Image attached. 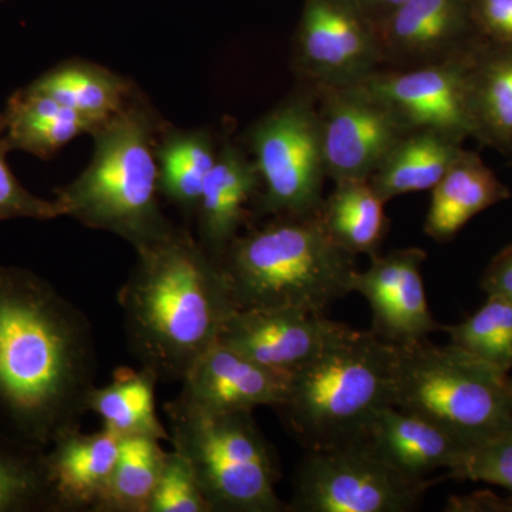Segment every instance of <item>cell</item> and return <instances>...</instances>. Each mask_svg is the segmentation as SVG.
I'll list each match as a JSON object with an SVG mask.
<instances>
[{"label": "cell", "mask_w": 512, "mask_h": 512, "mask_svg": "<svg viewBox=\"0 0 512 512\" xmlns=\"http://www.w3.org/2000/svg\"><path fill=\"white\" fill-rule=\"evenodd\" d=\"M89 319L42 276L0 266V433L47 450L96 389Z\"/></svg>", "instance_id": "6da1fadb"}, {"label": "cell", "mask_w": 512, "mask_h": 512, "mask_svg": "<svg viewBox=\"0 0 512 512\" xmlns=\"http://www.w3.org/2000/svg\"><path fill=\"white\" fill-rule=\"evenodd\" d=\"M137 256L119 291L128 349L160 382H183L237 306L220 265L187 229Z\"/></svg>", "instance_id": "7a4b0ae2"}, {"label": "cell", "mask_w": 512, "mask_h": 512, "mask_svg": "<svg viewBox=\"0 0 512 512\" xmlns=\"http://www.w3.org/2000/svg\"><path fill=\"white\" fill-rule=\"evenodd\" d=\"M163 124L136 92L93 131L94 151L76 180L57 190L64 217L107 231L137 252L174 232L161 211L157 146Z\"/></svg>", "instance_id": "3957f363"}, {"label": "cell", "mask_w": 512, "mask_h": 512, "mask_svg": "<svg viewBox=\"0 0 512 512\" xmlns=\"http://www.w3.org/2000/svg\"><path fill=\"white\" fill-rule=\"evenodd\" d=\"M355 258L333 242L316 212L274 217L249 229L232 241L218 265L237 309L325 313L350 293Z\"/></svg>", "instance_id": "277c9868"}, {"label": "cell", "mask_w": 512, "mask_h": 512, "mask_svg": "<svg viewBox=\"0 0 512 512\" xmlns=\"http://www.w3.org/2000/svg\"><path fill=\"white\" fill-rule=\"evenodd\" d=\"M394 357L396 346L348 326L293 373L276 410L306 451L359 444L377 414L393 404Z\"/></svg>", "instance_id": "5b68a950"}, {"label": "cell", "mask_w": 512, "mask_h": 512, "mask_svg": "<svg viewBox=\"0 0 512 512\" xmlns=\"http://www.w3.org/2000/svg\"><path fill=\"white\" fill-rule=\"evenodd\" d=\"M393 406L439 424L468 447L512 426L507 373L453 343L396 346Z\"/></svg>", "instance_id": "8992f818"}, {"label": "cell", "mask_w": 512, "mask_h": 512, "mask_svg": "<svg viewBox=\"0 0 512 512\" xmlns=\"http://www.w3.org/2000/svg\"><path fill=\"white\" fill-rule=\"evenodd\" d=\"M173 450L190 464L211 512H288L276 494L278 463L252 412L164 404Z\"/></svg>", "instance_id": "52a82bcc"}, {"label": "cell", "mask_w": 512, "mask_h": 512, "mask_svg": "<svg viewBox=\"0 0 512 512\" xmlns=\"http://www.w3.org/2000/svg\"><path fill=\"white\" fill-rule=\"evenodd\" d=\"M249 147L261 180L262 214L305 217L319 212L328 174L315 92L291 97L256 121Z\"/></svg>", "instance_id": "ba28073f"}, {"label": "cell", "mask_w": 512, "mask_h": 512, "mask_svg": "<svg viewBox=\"0 0 512 512\" xmlns=\"http://www.w3.org/2000/svg\"><path fill=\"white\" fill-rule=\"evenodd\" d=\"M441 478L413 480L360 444L306 451L293 481L292 512H409Z\"/></svg>", "instance_id": "9c48e42d"}, {"label": "cell", "mask_w": 512, "mask_h": 512, "mask_svg": "<svg viewBox=\"0 0 512 512\" xmlns=\"http://www.w3.org/2000/svg\"><path fill=\"white\" fill-rule=\"evenodd\" d=\"M312 87L328 178L335 184L369 181L412 128L359 84Z\"/></svg>", "instance_id": "30bf717a"}, {"label": "cell", "mask_w": 512, "mask_h": 512, "mask_svg": "<svg viewBox=\"0 0 512 512\" xmlns=\"http://www.w3.org/2000/svg\"><path fill=\"white\" fill-rule=\"evenodd\" d=\"M293 63L312 86H355L383 69L376 28L349 0H308Z\"/></svg>", "instance_id": "8fae6325"}, {"label": "cell", "mask_w": 512, "mask_h": 512, "mask_svg": "<svg viewBox=\"0 0 512 512\" xmlns=\"http://www.w3.org/2000/svg\"><path fill=\"white\" fill-rule=\"evenodd\" d=\"M412 130H431L461 141L473 133L470 70L460 57L410 69L383 67L359 83Z\"/></svg>", "instance_id": "7c38bea8"}, {"label": "cell", "mask_w": 512, "mask_h": 512, "mask_svg": "<svg viewBox=\"0 0 512 512\" xmlns=\"http://www.w3.org/2000/svg\"><path fill=\"white\" fill-rule=\"evenodd\" d=\"M426 251L420 248L394 249L386 255L370 256L366 271L356 269L350 278V292L359 293L372 311V332L390 345H406L427 339L441 329L433 318L424 289Z\"/></svg>", "instance_id": "4fadbf2b"}, {"label": "cell", "mask_w": 512, "mask_h": 512, "mask_svg": "<svg viewBox=\"0 0 512 512\" xmlns=\"http://www.w3.org/2000/svg\"><path fill=\"white\" fill-rule=\"evenodd\" d=\"M346 328L325 313L305 309H235L218 342L261 365L293 375Z\"/></svg>", "instance_id": "5bb4252c"}, {"label": "cell", "mask_w": 512, "mask_h": 512, "mask_svg": "<svg viewBox=\"0 0 512 512\" xmlns=\"http://www.w3.org/2000/svg\"><path fill=\"white\" fill-rule=\"evenodd\" d=\"M291 373L279 372L218 342L195 363L175 399L204 412H254L281 406Z\"/></svg>", "instance_id": "9a60e30c"}, {"label": "cell", "mask_w": 512, "mask_h": 512, "mask_svg": "<svg viewBox=\"0 0 512 512\" xmlns=\"http://www.w3.org/2000/svg\"><path fill=\"white\" fill-rule=\"evenodd\" d=\"M359 444L413 480H427L444 468L450 473L470 448L439 424L393 404L377 414Z\"/></svg>", "instance_id": "2e32d148"}, {"label": "cell", "mask_w": 512, "mask_h": 512, "mask_svg": "<svg viewBox=\"0 0 512 512\" xmlns=\"http://www.w3.org/2000/svg\"><path fill=\"white\" fill-rule=\"evenodd\" d=\"M460 0H406L377 28L383 67L410 69L457 57Z\"/></svg>", "instance_id": "e0dca14e"}, {"label": "cell", "mask_w": 512, "mask_h": 512, "mask_svg": "<svg viewBox=\"0 0 512 512\" xmlns=\"http://www.w3.org/2000/svg\"><path fill=\"white\" fill-rule=\"evenodd\" d=\"M120 436L109 429H73L46 450L47 473L59 512H97L119 456Z\"/></svg>", "instance_id": "ac0fdd59"}, {"label": "cell", "mask_w": 512, "mask_h": 512, "mask_svg": "<svg viewBox=\"0 0 512 512\" xmlns=\"http://www.w3.org/2000/svg\"><path fill=\"white\" fill-rule=\"evenodd\" d=\"M261 191L258 168L234 144L220 147L198 202V242L215 262H220L249 218V204Z\"/></svg>", "instance_id": "d6986e66"}, {"label": "cell", "mask_w": 512, "mask_h": 512, "mask_svg": "<svg viewBox=\"0 0 512 512\" xmlns=\"http://www.w3.org/2000/svg\"><path fill=\"white\" fill-rule=\"evenodd\" d=\"M2 114L10 150L39 158H52L101 124L28 86L10 97Z\"/></svg>", "instance_id": "ffe728a7"}, {"label": "cell", "mask_w": 512, "mask_h": 512, "mask_svg": "<svg viewBox=\"0 0 512 512\" xmlns=\"http://www.w3.org/2000/svg\"><path fill=\"white\" fill-rule=\"evenodd\" d=\"M507 191L473 154L464 153L431 190L424 232L444 244L481 211L504 200Z\"/></svg>", "instance_id": "44dd1931"}, {"label": "cell", "mask_w": 512, "mask_h": 512, "mask_svg": "<svg viewBox=\"0 0 512 512\" xmlns=\"http://www.w3.org/2000/svg\"><path fill=\"white\" fill-rule=\"evenodd\" d=\"M463 154L460 141L431 130H410L390 151L369 183L384 202L433 190Z\"/></svg>", "instance_id": "7402d4cb"}, {"label": "cell", "mask_w": 512, "mask_h": 512, "mask_svg": "<svg viewBox=\"0 0 512 512\" xmlns=\"http://www.w3.org/2000/svg\"><path fill=\"white\" fill-rule=\"evenodd\" d=\"M28 87L97 123L119 113L136 94L134 84L120 74L82 60L59 64Z\"/></svg>", "instance_id": "603a6c76"}, {"label": "cell", "mask_w": 512, "mask_h": 512, "mask_svg": "<svg viewBox=\"0 0 512 512\" xmlns=\"http://www.w3.org/2000/svg\"><path fill=\"white\" fill-rule=\"evenodd\" d=\"M160 382L151 370L120 367L113 380L93 390L89 412L96 413L109 429L120 437L147 436L170 441L156 412V386Z\"/></svg>", "instance_id": "cb8c5ba5"}, {"label": "cell", "mask_w": 512, "mask_h": 512, "mask_svg": "<svg viewBox=\"0 0 512 512\" xmlns=\"http://www.w3.org/2000/svg\"><path fill=\"white\" fill-rule=\"evenodd\" d=\"M218 154L220 148L208 131L163 128L157 146L160 194L180 210L195 215Z\"/></svg>", "instance_id": "d4e9b609"}, {"label": "cell", "mask_w": 512, "mask_h": 512, "mask_svg": "<svg viewBox=\"0 0 512 512\" xmlns=\"http://www.w3.org/2000/svg\"><path fill=\"white\" fill-rule=\"evenodd\" d=\"M384 202L369 181H345L323 200L319 210L323 227L348 254H379L387 232Z\"/></svg>", "instance_id": "484cf974"}, {"label": "cell", "mask_w": 512, "mask_h": 512, "mask_svg": "<svg viewBox=\"0 0 512 512\" xmlns=\"http://www.w3.org/2000/svg\"><path fill=\"white\" fill-rule=\"evenodd\" d=\"M165 454L153 437H120L116 466L97 512H148Z\"/></svg>", "instance_id": "4316f807"}, {"label": "cell", "mask_w": 512, "mask_h": 512, "mask_svg": "<svg viewBox=\"0 0 512 512\" xmlns=\"http://www.w3.org/2000/svg\"><path fill=\"white\" fill-rule=\"evenodd\" d=\"M0 512H59L46 450L0 433Z\"/></svg>", "instance_id": "83f0119b"}, {"label": "cell", "mask_w": 512, "mask_h": 512, "mask_svg": "<svg viewBox=\"0 0 512 512\" xmlns=\"http://www.w3.org/2000/svg\"><path fill=\"white\" fill-rule=\"evenodd\" d=\"M450 343L470 355L497 367L512 370V301L500 295H488L487 302L457 325L441 326Z\"/></svg>", "instance_id": "f1b7e54d"}, {"label": "cell", "mask_w": 512, "mask_h": 512, "mask_svg": "<svg viewBox=\"0 0 512 512\" xmlns=\"http://www.w3.org/2000/svg\"><path fill=\"white\" fill-rule=\"evenodd\" d=\"M470 107L474 131L484 128L501 141L512 138V56L470 73Z\"/></svg>", "instance_id": "f546056e"}, {"label": "cell", "mask_w": 512, "mask_h": 512, "mask_svg": "<svg viewBox=\"0 0 512 512\" xmlns=\"http://www.w3.org/2000/svg\"><path fill=\"white\" fill-rule=\"evenodd\" d=\"M148 512H211L190 464L175 450L165 454Z\"/></svg>", "instance_id": "4dcf8cb0"}, {"label": "cell", "mask_w": 512, "mask_h": 512, "mask_svg": "<svg viewBox=\"0 0 512 512\" xmlns=\"http://www.w3.org/2000/svg\"><path fill=\"white\" fill-rule=\"evenodd\" d=\"M448 477L497 485L512 494V426L468 448Z\"/></svg>", "instance_id": "1f68e13d"}, {"label": "cell", "mask_w": 512, "mask_h": 512, "mask_svg": "<svg viewBox=\"0 0 512 512\" xmlns=\"http://www.w3.org/2000/svg\"><path fill=\"white\" fill-rule=\"evenodd\" d=\"M5 134V120L0 113V221L37 220L49 221L64 217L62 207L56 200L37 197L26 190L15 177L8 164L10 153Z\"/></svg>", "instance_id": "d6a6232c"}, {"label": "cell", "mask_w": 512, "mask_h": 512, "mask_svg": "<svg viewBox=\"0 0 512 512\" xmlns=\"http://www.w3.org/2000/svg\"><path fill=\"white\" fill-rule=\"evenodd\" d=\"M483 289L487 295H500L512 301V247L494 259L484 275Z\"/></svg>", "instance_id": "836d02e7"}, {"label": "cell", "mask_w": 512, "mask_h": 512, "mask_svg": "<svg viewBox=\"0 0 512 512\" xmlns=\"http://www.w3.org/2000/svg\"><path fill=\"white\" fill-rule=\"evenodd\" d=\"M485 26L501 39L512 42V0H481Z\"/></svg>", "instance_id": "e575fe53"}, {"label": "cell", "mask_w": 512, "mask_h": 512, "mask_svg": "<svg viewBox=\"0 0 512 512\" xmlns=\"http://www.w3.org/2000/svg\"><path fill=\"white\" fill-rule=\"evenodd\" d=\"M373 26L379 28L406 0H349Z\"/></svg>", "instance_id": "d590c367"}, {"label": "cell", "mask_w": 512, "mask_h": 512, "mask_svg": "<svg viewBox=\"0 0 512 512\" xmlns=\"http://www.w3.org/2000/svg\"><path fill=\"white\" fill-rule=\"evenodd\" d=\"M508 383H510L511 392H512V377H508Z\"/></svg>", "instance_id": "8d00e7d4"}]
</instances>
